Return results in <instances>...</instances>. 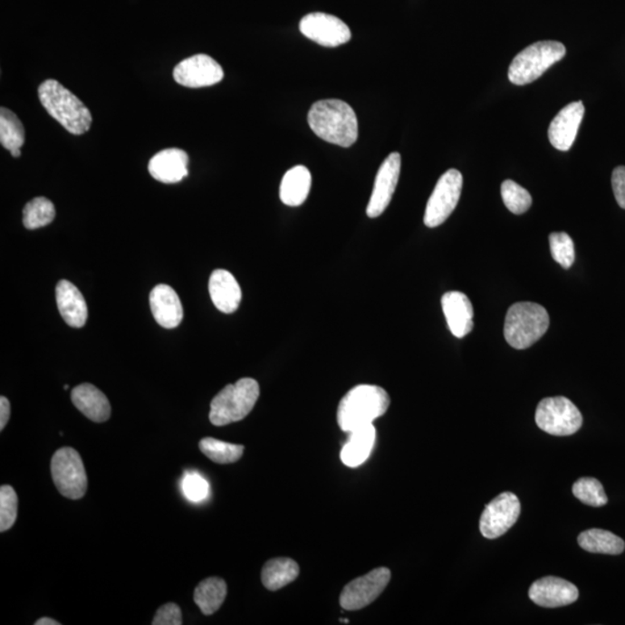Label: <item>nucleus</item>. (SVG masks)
<instances>
[{
  "label": "nucleus",
  "mask_w": 625,
  "mask_h": 625,
  "mask_svg": "<svg viewBox=\"0 0 625 625\" xmlns=\"http://www.w3.org/2000/svg\"><path fill=\"white\" fill-rule=\"evenodd\" d=\"M61 623L58 622L56 620H53L50 618H42L39 620H36L35 625H60Z\"/></svg>",
  "instance_id": "58836bf2"
},
{
  "label": "nucleus",
  "mask_w": 625,
  "mask_h": 625,
  "mask_svg": "<svg viewBox=\"0 0 625 625\" xmlns=\"http://www.w3.org/2000/svg\"><path fill=\"white\" fill-rule=\"evenodd\" d=\"M464 178L457 169L441 175L425 208L424 224L428 227L440 226L453 214L460 199Z\"/></svg>",
  "instance_id": "1a4fd4ad"
},
{
  "label": "nucleus",
  "mask_w": 625,
  "mask_h": 625,
  "mask_svg": "<svg viewBox=\"0 0 625 625\" xmlns=\"http://www.w3.org/2000/svg\"><path fill=\"white\" fill-rule=\"evenodd\" d=\"M226 595L227 585L224 579L210 577L196 587L194 601L204 615H212L222 607Z\"/></svg>",
  "instance_id": "a878e982"
},
{
  "label": "nucleus",
  "mask_w": 625,
  "mask_h": 625,
  "mask_svg": "<svg viewBox=\"0 0 625 625\" xmlns=\"http://www.w3.org/2000/svg\"><path fill=\"white\" fill-rule=\"evenodd\" d=\"M520 511V500L514 494L508 491L500 494L483 511L479 519V531L486 539H497L518 521Z\"/></svg>",
  "instance_id": "9d476101"
},
{
  "label": "nucleus",
  "mask_w": 625,
  "mask_h": 625,
  "mask_svg": "<svg viewBox=\"0 0 625 625\" xmlns=\"http://www.w3.org/2000/svg\"><path fill=\"white\" fill-rule=\"evenodd\" d=\"M565 55L566 48L561 42H536L514 57L508 69V79L514 85H527L539 79Z\"/></svg>",
  "instance_id": "423d86ee"
},
{
  "label": "nucleus",
  "mask_w": 625,
  "mask_h": 625,
  "mask_svg": "<svg viewBox=\"0 0 625 625\" xmlns=\"http://www.w3.org/2000/svg\"><path fill=\"white\" fill-rule=\"evenodd\" d=\"M173 77L182 86L201 89L222 82L224 71L214 58L199 53L178 62L173 71Z\"/></svg>",
  "instance_id": "ddd939ff"
},
{
  "label": "nucleus",
  "mask_w": 625,
  "mask_h": 625,
  "mask_svg": "<svg viewBox=\"0 0 625 625\" xmlns=\"http://www.w3.org/2000/svg\"><path fill=\"white\" fill-rule=\"evenodd\" d=\"M348 433V440L341 448V458L345 466L356 468L364 464L372 453L377 430L373 424H369Z\"/></svg>",
  "instance_id": "5701e85b"
},
{
  "label": "nucleus",
  "mask_w": 625,
  "mask_h": 625,
  "mask_svg": "<svg viewBox=\"0 0 625 625\" xmlns=\"http://www.w3.org/2000/svg\"><path fill=\"white\" fill-rule=\"evenodd\" d=\"M390 570L378 568L354 579L341 591L340 602L347 611H360L380 597L390 581Z\"/></svg>",
  "instance_id": "9b49d317"
},
{
  "label": "nucleus",
  "mask_w": 625,
  "mask_h": 625,
  "mask_svg": "<svg viewBox=\"0 0 625 625\" xmlns=\"http://www.w3.org/2000/svg\"><path fill=\"white\" fill-rule=\"evenodd\" d=\"M208 292L216 310L232 314L240 306L243 292L239 283L229 271L216 269L208 281Z\"/></svg>",
  "instance_id": "aec40b11"
},
{
  "label": "nucleus",
  "mask_w": 625,
  "mask_h": 625,
  "mask_svg": "<svg viewBox=\"0 0 625 625\" xmlns=\"http://www.w3.org/2000/svg\"><path fill=\"white\" fill-rule=\"evenodd\" d=\"M578 543L586 552L603 553V555H620L625 549L620 537L604 529L591 528L578 536Z\"/></svg>",
  "instance_id": "bb28decb"
},
{
  "label": "nucleus",
  "mask_w": 625,
  "mask_h": 625,
  "mask_svg": "<svg viewBox=\"0 0 625 625\" xmlns=\"http://www.w3.org/2000/svg\"><path fill=\"white\" fill-rule=\"evenodd\" d=\"M71 399L74 407L91 422L103 423L111 418V407L107 396L91 383L74 387Z\"/></svg>",
  "instance_id": "4be33fe9"
},
{
  "label": "nucleus",
  "mask_w": 625,
  "mask_h": 625,
  "mask_svg": "<svg viewBox=\"0 0 625 625\" xmlns=\"http://www.w3.org/2000/svg\"><path fill=\"white\" fill-rule=\"evenodd\" d=\"M502 197L505 207L514 215H523L532 207L531 194L512 180L503 182Z\"/></svg>",
  "instance_id": "2f4dec72"
},
{
  "label": "nucleus",
  "mask_w": 625,
  "mask_h": 625,
  "mask_svg": "<svg viewBox=\"0 0 625 625\" xmlns=\"http://www.w3.org/2000/svg\"><path fill=\"white\" fill-rule=\"evenodd\" d=\"M585 114L582 101L571 102L558 112L550 123V144L560 151H569L577 139L579 127Z\"/></svg>",
  "instance_id": "dca6fc26"
},
{
  "label": "nucleus",
  "mask_w": 625,
  "mask_h": 625,
  "mask_svg": "<svg viewBox=\"0 0 625 625\" xmlns=\"http://www.w3.org/2000/svg\"><path fill=\"white\" fill-rule=\"evenodd\" d=\"M10 401H8L5 396H2V398H0V431H3L4 428H5L8 419H10Z\"/></svg>",
  "instance_id": "4c0bfd02"
},
{
  "label": "nucleus",
  "mask_w": 625,
  "mask_h": 625,
  "mask_svg": "<svg viewBox=\"0 0 625 625\" xmlns=\"http://www.w3.org/2000/svg\"><path fill=\"white\" fill-rule=\"evenodd\" d=\"M579 598L577 586L557 577H544L536 581L529 589V599L537 606L557 608L569 606Z\"/></svg>",
  "instance_id": "2eb2a0df"
},
{
  "label": "nucleus",
  "mask_w": 625,
  "mask_h": 625,
  "mask_svg": "<svg viewBox=\"0 0 625 625\" xmlns=\"http://www.w3.org/2000/svg\"><path fill=\"white\" fill-rule=\"evenodd\" d=\"M312 187V175L305 166H295L287 170L281 183L279 196L287 207H299L305 203Z\"/></svg>",
  "instance_id": "b1692460"
},
{
  "label": "nucleus",
  "mask_w": 625,
  "mask_h": 625,
  "mask_svg": "<svg viewBox=\"0 0 625 625\" xmlns=\"http://www.w3.org/2000/svg\"><path fill=\"white\" fill-rule=\"evenodd\" d=\"M574 497L581 500L586 505L601 507L608 503V497L604 493L601 483L597 478H579L572 486Z\"/></svg>",
  "instance_id": "7c9ffc66"
},
{
  "label": "nucleus",
  "mask_w": 625,
  "mask_h": 625,
  "mask_svg": "<svg viewBox=\"0 0 625 625\" xmlns=\"http://www.w3.org/2000/svg\"><path fill=\"white\" fill-rule=\"evenodd\" d=\"M308 124L321 139L341 148H350L358 139L356 112L339 99L321 100L308 112Z\"/></svg>",
  "instance_id": "f257e3e1"
},
{
  "label": "nucleus",
  "mask_w": 625,
  "mask_h": 625,
  "mask_svg": "<svg viewBox=\"0 0 625 625\" xmlns=\"http://www.w3.org/2000/svg\"><path fill=\"white\" fill-rule=\"evenodd\" d=\"M611 186L616 202L625 210V166L616 167L611 175Z\"/></svg>",
  "instance_id": "e433bc0d"
},
{
  "label": "nucleus",
  "mask_w": 625,
  "mask_h": 625,
  "mask_svg": "<svg viewBox=\"0 0 625 625\" xmlns=\"http://www.w3.org/2000/svg\"><path fill=\"white\" fill-rule=\"evenodd\" d=\"M549 314L535 303H516L507 311L504 335L512 348L524 350L532 347L549 328Z\"/></svg>",
  "instance_id": "39448f33"
},
{
  "label": "nucleus",
  "mask_w": 625,
  "mask_h": 625,
  "mask_svg": "<svg viewBox=\"0 0 625 625\" xmlns=\"http://www.w3.org/2000/svg\"><path fill=\"white\" fill-rule=\"evenodd\" d=\"M18 516V495L11 486L0 487V532L12 528Z\"/></svg>",
  "instance_id": "72a5a7b5"
},
{
  "label": "nucleus",
  "mask_w": 625,
  "mask_h": 625,
  "mask_svg": "<svg viewBox=\"0 0 625 625\" xmlns=\"http://www.w3.org/2000/svg\"><path fill=\"white\" fill-rule=\"evenodd\" d=\"M149 306L158 324L166 329L180 326L183 320V307L180 298L172 287L159 284L149 294Z\"/></svg>",
  "instance_id": "6ab92c4d"
},
{
  "label": "nucleus",
  "mask_w": 625,
  "mask_h": 625,
  "mask_svg": "<svg viewBox=\"0 0 625 625\" xmlns=\"http://www.w3.org/2000/svg\"><path fill=\"white\" fill-rule=\"evenodd\" d=\"M300 32L312 41L328 48L339 47L351 40V31L343 21L335 15L310 14L300 21Z\"/></svg>",
  "instance_id": "f8f14e48"
},
{
  "label": "nucleus",
  "mask_w": 625,
  "mask_h": 625,
  "mask_svg": "<svg viewBox=\"0 0 625 625\" xmlns=\"http://www.w3.org/2000/svg\"><path fill=\"white\" fill-rule=\"evenodd\" d=\"M260 398V385L252 378H243L227 385L211 402L210 422L215 427L240 422L250 414Z\"/></svg>",
  "instance_id": "20e7f679"
},
{
  "label": "nucleus",
  "mask_w": 625,
  "mask_h": 625,
  "mask_svg": "<svg viewBox=\"0 0 625 625\" xmlns=\"http://www.w3.org/2000/svg\"><path fill=\"white\" fill-rule=\"evenodd\" d=\"M39 98L48 114L72 135H83L90 130L91 115L89 108L55 79L41 83Z\"/></svg>",
  "instance_id": "7ed1b4c3"
},
{
  "label": "nucleus",
  "mask_w": 625,
  "mask_h": 625,
  "mask_svg": "<svg viewBox=\"0 0 625 625\" xmlns=\"http://www.w3.org/2000/svg\"><path fill=\"white\" fill-rule=\"evenodd\" d=\"M189 157L180 149H167L158 152L149 162V172L157 181L167 183L181 182L188 177Z\"/></svg>",
  "instance_id": "a211bd4d"
},
{
  "label": "nucleus",
  "mask_w": 625,
  "mask_h": 625,
  "mask_svg": "<svg viewBox=\"0 0 625 625\" xmlns=\"http://www.w3.org/2000/svg\"><path fill=\"white\" fill-rule=\"evenodd\" d=\"M64 389H65V390H68V389H69V386H68V385H65V386H64Z\"/></svg>",
  "instance_id": "a19ab883"
},
{
  "label": "nucleus",
  "mask_w": 625,
  "mask_h": 625,
  "mask_svg": "<svg viewBox=\"0 0 625 625\" xmlns=\"http://www.w3.org/2000/svg\"><path fill=\"white\" fill-rule=\"evenodd\" d=\"M56 302L62 318L70 327L82 328L89 318V310L82 292L69 281H61L56 286Z\"/></svg>",
  "instance_id": "412c9836"
},
{
  "label": "nucleus",
  "mask_w": 625,
  "mask_h": 625,
  "mask_svg": "<svg viewBox=\"0 0 625 625\" xmlns=\"http://www.w3.org/2000/svg\"><path fill=\"white\" fill-rule=\"evenodd\" d=\"M198 446L204 456L219 465L235 464L245 452L243 445L225 443L215 438H204Z\"/></svg>",
  "instance_id": "cd10ccee"
},
{
  "label": "nucleus",
  "mask_w": 625,
  "mask_h": 625,
  "mask_svg": "<svg viewBox=\"0 0 625 625\" xmlns=\"http://www.w3.org/2000/svg\"><path fill=\"white\" fill-rule=\"evenodd\" d=\"M550 250L553 260L564 269H569L576 260L573 240L568 233H552L549 236Z\"/></svg>",
  "instance_id": "473e14b6"
},
{
  "label": "nucleus",
  "mask_w": 625,
  "mask_h": 625,
  "mask_svg": "<svg viewBox=\"0 0 625 625\" xmlns=\"http://www.w3.org/2000/svg\"><path fill=\"white\" fill-rule=\"evenodd\" d=\"M299 572L297 562L286 557L274 558L266 562L262 569V583L266 590L278 591L294 582Z\"/></svg>",
  "instance_id": "393cba45"
},
{
  "label": "nucleus",
  "mask_w": 625,
  "mask_h": 625,
  "mask_svg": "<svg viewBox=\"0 0 625 625\" xmlns=\"http://www.w3.org/2000/svg\"><path fill=\"white\" fill-rule=\"evenodd\" d=\"M441 306L449 331L454 336L462 339L473 331L474 308L465 293L457 291L447 292L441 298Z\"/></svg>",
  "instance_id": "f3484780"
},
{
  "label": "nucleus",
  "mask_w": 625,
  "mask_h": 625,
  "mask_svg": "<svg viewBox=\"0 0 625 625\" xmlns=\"http://www.w3.org/2000/svg\"><path fill=\"white\" fill-rule=\"evenodd\" d=\"M535 422L542 431L552 436H572L582 425L578 408L564 396L542 399L536 408Z\"/></svg>",
  "instance_id": "0eeeda50"
},
{
  "label": "nucleus",
  "mask_w": 625,
  "mask_h": 625,
  "mask_svg": "<svg viewBox=\"0 0 625 625\" xmlns=\"http://www.w3.org/2000/svg\"><path fill=\"white\" fill-rule=\"evenodd\" d=\"M11 156L14 158H19L21 156L20 149H14L11 151Z\"/></svg>",
  "instance_id": "ea45409f"
},
{
  "label": "nucleus",
  "mask_w": 625,
  "mask_h": 625,
  "mask_svg": "<svg viewBox=\"0 0 625 625\" xmlns=\"http://www.w3.org/2000/svg\"><path fill=\"white\" fill-rule=\"evenodd\" d=\"M399 173H401V156L399 153H390L382 162L375 178L372 195H370L366 214L370 218H377L389 207L391 198L398 186Z\"/></svg>",
  "instance_id": "4468645a"
},
{
  "label": "nucleus",
  "mask_w": 625,
  "mask_h": 625,
  "mask_svg": "<svg viewBox=\"0 0 625 625\" xmlns=\"http://www.w3.org/2000/svg\"><path fill=\"white\" fill-rule=\"evenodd\" d=\"M0 143L10 152L24 144V124L14 111L5 107L0 110Z\"/></svg>",
  "instance_id": "c85d7f7f"
},
{
  "label": "nucleus",
  "mask_w": 625,
  "mask_h": 625,
  "mask_svg": "<svg viewBox=\"0 0 625 625\" xmlns=\"http://www.w3.org/2000/svg\"><path fill=\"white\" fill-rule=\"evenodd\" d=\"M182 491L191 502H202L208 497L210 486L202 475L189 473L182 479Z\"/></svg>",
  "instance_id": "f704fd0d"
},
{
  "label": "nucleus",
  "mask_w": 625,
  "mask_h": 625,
  "mask_svg": "<svg viewBox=\"0 0 625 625\" xmlns=\"http://www.w3.org/2000/svg\"><path fill=\"white\" fill-rule=\"evenodd\" d=\"M182 623L181 608L173 602L161 606L152 620L153 625H181Z\"/></svg>",
  "instance_id": "c9c22d12"
},
{
  "label": "nucleus",
  "mask_w": 625,
  "mask_h": 625,
  "mask_svg": "<svg viewBox=\"0 0 625 625\" xmlns=\"http://www.w3.org/2000/svg\"><path fill=\"white\" fill-rule=\"evenodd\" d=\"M389 404V395L381 387H353L339 404L337 423L344 432L356 430L365 425L373 424L375 419L385 415Z\"/></svg>",
  "instance_id": "f03ea898"
},
{
  "label": "nucleus",
  "mask_w": 625,
  "mask_h": 625,
  "mask_svg": "<svg viewBox=\"0 0 625 625\" xmlns=\"http://www.w3.org/2000/svg\"><path fill=\"white\" fill-rule=\"evenodd\" d=\"M23 216L24 226L27 229L44 227L55 219V206L48 198L36 197L26 204Z\"/></svg>",
  "instance_id": "c756f323"
},
{
  "label": "nucleus",
  "mask_w": 625,
  "mask_h": 625,
  "mask_svg": "<svg viewBox=\"0 0 625 625\" xmlns=\"http://www.w3.org/2000/svg\"><path fill=\"white\" fill-rule=\"evenodd\" d=\"M53 483L58 493L69 499H81L85 495L89 481L82 457L76 449L62 447L53 454L50 464Z\"/></svg>",
  "instance_id": "6e6552de"
}]
</instances>
